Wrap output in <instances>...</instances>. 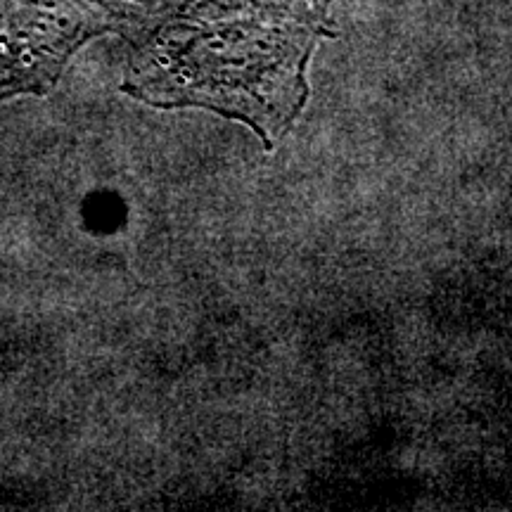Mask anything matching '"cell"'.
Segmentation results:
<instances>
[{
    "instance_id": "1",
    "label": "cell",
    "mask_w": 512,
    "mask_h": 512,
    "mask_svg": "<svg viewBox=\"0 0 512 512\" xmlns=\"http://www.w3.org/2000/svg\"><path fill=\"white\" fill-rule=\"evenodd\" d=\"M95 31L98 22L72 0H0V100L46 93Z\"/></svg>"
}]
</instances>
